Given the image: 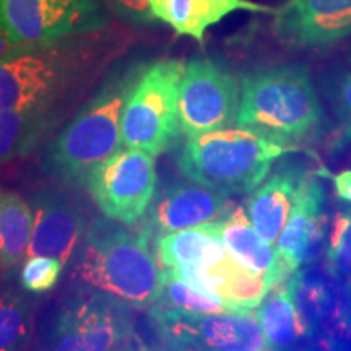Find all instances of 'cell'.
<instances>
[{
  "mask_svg": "<svg viewBox=\"0 0 351 351\" xmlns=\"http://www.w3.org/2000/svg\"><path fill=\"white\" fill-rule=\"evenodd\" d=\"M72 280L134 309H150L158 300L163 270L150 251L147 232L96 221L88 231Z\"/></svg>",
  "mask_w": 351,
  "mask_h": 351,
  "instance_id": "cell-1",
  "label": "cell"
},
{
  "mask_svg": "<svg viewBox=\"0 0 351 351\" xmlns=\"http://www.w3.org/2000/svg\"><path fill=\"white\" fill-rule=\"evenodd\" d=\"M324 112L309 70L282 64L244 77L236 125L295 147L322 124Z\"/></svg>",
  "mask_w": 351,
  "mask_h": 351,
  "instance_id": "cell-2",
  "label": "cell"
},
{
  "mask_svg": "<svg viewBox=\"0 0 351 351\" xmlns=\"http://www.w3.org/2000/svg\"><path fill=\"white\" fill-rule=\"evenodd\" d=\"M142 70L116 73L60 130L47 152V168L67 182L85 184L93 169L122 147V112Z\"/></svg>",
  "mask_w": 351,
  "mask_h": 351,
  "instance_id": "cell-3",
  "label": "cell"
},
{
  "mask_svg": "<svg viewBox=\"0 0 351 351\" xmlns=\"http://www.w3.org/2000/svg\"><path fill=\"white\" fill-rule=\"evenodd\" d=\"M296 152V147L243 127H226L187 137L179 155V169L191 181L226 194L251 192L267 178L276 158Z\"/></svg>",
  "mask_w": 351,
  "mask_h": 351,
  "instance_id": "cell-4",
  "label": "cell"
},
{
  "mask_svg": "<svg viewBox=\"0 0 351 351\" xmlns=\"http://www.w3.org/2000/svg\"><path fill=\"white\" fill-rule=\"evenodd\" d=\"M186 70L182 60H158L140 72L122 112V147L153 156L173 150L181 135L179 88Z\"/></svg>",
  "mask_w": 351,
  "mask_h": 351,
  "instance_id": "cell-5",
  "label": "cell"
},
{
  "mask_svg": "<svg viewBox=\"0 0 351 351\" xmlns=\"http://www.w3.org/2000/svg\"><path fill=\"white\" fill-rule=\"evenodd\" d=\"M80 69V57L56 43L16 52L0 62V111L54 109Z\"/></svg>",
  "mask_w": 351,
  "mask_h": 351,
  "instance_id": "cell-6",
  "label": "cell"
},
{
  "mask_svg": "<svg viewBox=\"0 0 351 351\" xmlns=\"http://www.w3.org/2000/svg\"><path fill=\"white\" fill-rule=\"evenodd\" d=\"M106 21L99 0H0V34L21 47L95 33Z\"/></svg>",
  "mask_w": 351,
  "mask_h": 351,
  "instance_id": "cell-7",
  "label": "cell"
},
{
  "mask_svg": "<svg viewBox=\"0 0 351 351\" xmlns=\"http://www.w3.org/2000/svg\"><path fill=\"white\" fill-rule=\"evenodd\" d=\"M130 333L129 306L93 289L78 291L56 314L43 351H116Z\"/></svg>",
  "mask_w": 351,
  "mask_h": 351,
  "instance_id": "cell-8",
  "label": "cell"
},
{
  "mask_svg": "<svg viewBox=\"0 0 351 351\" xmlns=\"http://www.w3.org/2000/svg\"><path fill=\"white\" fill-rule=\"evenodd\" d=\"M150 319L168 346L202 351H271L254 311L200 314L152 306Z\"/></svg>",
  "mask_w": 351,
  "mask_h": 351,
  "instance_id": "cell-9",
  "label": "cell"
},
{
  "mask_svg": "<svg viewBox=\"0 0 351 351\" xmlns=\"http://www.w3.org/2000/svg\"><path fill=\"white\" fill-rule=\"evenodd\" d=\"M156 181L155 156L125 147L93 169L85 186L109 219L135 225L150 207Z\"/></svg>",
  "mask_w": 351,
  "mask_h": 351,
  "instance_id": "cell-10",
  "label": "cell"
},
{
  "mask_svg": "<svg viewBox=\"0 0 351 351\" xmlns=\"http://www.w3.org/2000/svg\"><path fill=\"white\" fill-rule=\"evenodd\" d=\"M241 91L232 73L212 59L186 65L179 88V127L186 137L226 129L236 122Z\"/></svg>",
  "mask_w": 351,
  "mask_h": 351,
  "instance_id": "cell-11",
  "label": "cell"
},
{
  "mask_svg": "<svg viewBox=\"0 0 351 351\" xmlns=\"http://www.w3.org/2000/svg\"><path fill=\"white\" fill-rule=\"evenodd\" d=\"M274 33L291 47H330L351 36V0H287L274 12Z\"/></svg>",
  "mask_w": 351,
  "mask_h": 351,
  "instance_id": "cell-12",
  "label": "cell"
},
{
  "mask_svg": "<svg viewBox=\"0 0 351 351\" xmlns=\"http://www.w3.org/2000/svg\"><path fill=\"white\" fill-rule=\"evenodd\" d=\"M230 194L207 187L199 182H181L166 189L145 223V232L150 236L189 230L225 217L230 208Z\"/></svg>",
  "mask_w": 351,
  "mask_h": 351,
  "instance_id": "cell-13",
  "label": "cell"
},
{
  "mask_svg": "<svg viewBox=\"0 0 351 351\" xmlns=\"http://www.w3.org/2000/svg\"><path fill=\"white\" fill-rule=\"evenodd\" d=\"M324 200L326 194L322 186L307 174L300 199L276 241V252L291 274L317 258L326 245L327 218Z\"/></svg>",
  "mask_w": 351,
  "mask_h": 351,
  "instance_id": "cell-14",
  "label": "cell"
},
{
  "mask_svg": "<svg viewBox=\"0 0 351 351\" xmlns=\"http://www.w3.org/2000/svg\"><path fill=\"white\" fill-rule=\"evenodd\" d=\"M187 283L221 298L236 311H256L274 283L236 261L230 252L208 267H173Z\"/></svg>",
  "mask_w": 351,
  "mask_h": 351,
  "instance_id": "cell-15",
  "label": "cell"
},
{
  "mask_svg": "<svg viewBox=\"0 0 351 351\" xmlns=\"http://www.w3.org/2000/svg\"><path fill=\"white\" fill-rule=\"evenodd\" d=\"M83 234L85 219L67 199L56 194L38 195L26 257H51L65 267Z\"/></svg>",
  "mask_w": 351,
  "mask_h": 351,
  "instance_id": "cell-16",
  "label": "cell"
},
{
  "mask_svg": "<svg viewBox=\"0 0 351 351\" xmlns=\"http://www.w3.org/2000/svg\"><path fill=\"white\" fill-rule=\"evenodd\" d=\"M156 20L163 21L179 36L204 43L205 33L234 12L274 13L275 8L251 0H148Z\"/></svg>",
  "mask_w": 351,
  "mask_h": 351,
  "instance_id": "cell-17",
  "label": "cell"
},
{
  "mask_svg": "<svg viewBox=\"0 0 351 351\" xmlns=\"http://www.w3.org/2000/svg\"><path fill=\"white\" fill-rule=\"evenodd\" d=\"M307 178L300 168H282L256 189L247 200V215L256 231L267 243L278 241L289 215L300 199Z\"/></svg>",
  "mask_w": 351,
  "mask_h": 351,
  "instance_id": "cell-18",
  "label": "cell"
},
{
  "mask_svg": "<svg viewBox=\"0 0 351 351\" xmlns=\"http://www.w3.org/2000/svg\"><path fill=\"white\" fill-rule=\"evenodd\" d=\"M223 241L226 251L236 261L256 274L267 276L274 287L291 275L276 252V247L258 234L249 215L239 205L231 204L223 217Z\"/></svg>",
  "mask_w": 351,
  "mask_h": 351,
  "instance_id": "cell-19",
  "label": "cell"
},
{
  "mask_svg": "<svg viewBox=\"0 0 351 351\" xmlns=\"http://www.w3.org/2000/svg\"><path fill=\"white\" fill-rule=\"evenodd\" d=\"M155 256L161 270L173 267H208L226 256L223 218L156 238Z\"/></svg>",
  "mask_w": 351,
  "mask_h": 351,
  "instance_id": "cell-20",
  "label": "cell"
},
{
  "mask_svg": "<svg viewBox=\"0 0 351 351\" xmlns=\"http://www.w3.org/2000/svg\"><path fill=\"white\" fill-rule=\"evenodd\" d=\"M256 314L271 351L289 348L309 332L296 304L291 280L275 285L258 304Z\"/></svg>",
  "mask_w": 351,
  "mask_h": 351,
  "instance_id": "cell-21",
  "label": "cell"
},
{
  "mask_svg": "<svg viewBox=\"0 0 351 351\" xmlns=\"http://www.w3.org/2000/svg\"><path fill=\"white\" fill-rule=\"evenodd\" d=\"M54 122L52 109L0 111V163L32 152Z\"/></svg>",
  "mask_w": 351,
  "mask_h": 351,
  "instance_id": "cell-22",
  "label": "cell"
},
{
  "mask_svg": "<svg viewBox=\"0 0 351 351\" xmlns=\"http://www.w3.org/2000/svg\"><path fill=\"white\" fill-rule=\"evenodd\" d=\"M33 212L15 192H0V270H10L26 257Z\"/></svg>",
  "mask_w": 351,
  "mask_h": 351,
  "instance_id": "cell-23",
  "label": "cell"
},
{
  "mask_svg": "<svg viewBox=\"0 0 351 351\" xmlns=\"http://www.w3.org/2000/svg\"><path fill=\"white\" fill-rule=\"evenodd\" d=\"M153 307L200 314L231 313V311H236L231 306H228L221 298L187 283L186 280L176 275L171 269H163L160 295H158V300L155 301Z\"/></svg>",
  "mask_w": 351,
  "mask_h": 351,
  "instance_id": "cell-24",
  "label": "cell"
},
{
  "mask_svg": "<svg viewBox=\"0 0 351 351\" xmlns=\"http://www.w3.org/2000/svg\"><path fill=\"white\" fill-rule=\"evenodd\" d=\"M32 337V307L15 291L0 295V351H23Z\"/></svg>",
  "mask_w": 351,
  "mask_h": 351,
  "instance_id": "cell-25",
  "label": "cell"
},
{
  "mask_svg": "<svg viewBox=\"0 0 351 351\" xmlns=\"http://www.w3.org/2000/svg\"><path fill=\"white\" fill-rule=\"evenodd\" d=\"M322 93L343 129L345 142H351V69L335 67L320 78Z\"/></svg>",
  "mask_w": 351,
  "mask_h": 351,
  "instance_id": "cell-26",
  "label": "cell"
},
{
  "mask_svg": "<svg viewBox=\"0 0 351 351\" xmlns=\"http://www.w3.org/2000/svg\"><path fill=\"white\" fill-rule=\"evenodd\" d=\"M328 262L335 274L351 280V213H339L328 236Z\"/></svg>",
  "mask_w": 351,
  "mask_h": 351,
  "instance_id": "cell-27",
  "label": "cell"
},
{
  "mask_svg": "<svg viewBox=\"0 0 351 351\" xmlns=\"http://www.w3.org/2000/svg\"><path fill=\"white\" fill-rule=\"evenodd\" d=\"M64 265L56 258L34 256L28 257L21 267L20 283L29 293H46L56 287Z\"/></svg>",
  "mask_w": 351,
  "mask_h": 351,
  "instance_id": "cell-28",
  "label": "cell"
},
{
  "mask_svg": "<svg viewBox=\"0 0 351 351\" xmlns=\"http://www.w3.org/2000/svg\"><path fill=\"white\" fill-rule=\"evenodd\" d=\"M116 16L134 26H145L155 23L148 0H106Z\"/></svg>",
  "mask_w": 351,
  "mask_h": 351,
  "instance_id": "cell-29",
  "label": "cell"
},
{
  "mask_svg": "<svg viewBox=\"0 0 351 351\" xmlns=\"http://www.w3.org/2000/svg\"><path fill=\"white\" fill-rule=\"evenodd\" d=\"M333 187H335L337 197L351 205V169H345L333 176Z\"/></svg>",
  "mask_w": 351,
  "mask_h": 351,
  "instance_id": "cell-30",
  "label": "cell"
},
{
  "mask_svg": "<svg viewBox=\"0 0 351 351\" xmlns=\"http://www.w3.org/2000/svg\"><path fill=\"white\" fill-rule=\"evenodd\" d=\"M23 49H28V47L16 46V44H13L10 39H7L5 36H2V34H0V62Z\"/></svg>",
  "mask_w": 351,
  "mask_h": 351,
  "instance_id": "cell-31",
  "label": "cell"
},
{
  "mask_svg": "<svg viewBox=\"0 0 351 351\" xmlns=\"http://www.w3.org/2000/svg\"><path fill=\"white\" fill-rule=\"evenodd\" d=\"M168 351H202L194 348H181V346H168Z\"/></svg>",
  "mask_w": 351,
  "mask_h": 351,
  "instance_id": "cell-32",
  "label": "cell"
},
{
  "mask_svg": "<svg viewBox=\"0 0 351 351\" xmlns=\"http://www.w3.org/2000/svg\"><path fill=\"white\" fill-rule=\"evenodd\" d=\"M116 351H138V348H135V346L125 343V345H122L121 348H117Z\"/></svg>",
  "mask_w": 351,
  "mask_h": 351,
  "instance_id": "cell-33",
  "label": "cell"
},
{
  "mask_svg": "<svg viewBox=\"0 0 351 351\" xmlns=\"http://www.w3.org/2000/svg\"><path fill=\"white\" fill-rule=\"evenodd\" d=\"M348 59H350V64H351V49H350V54H348Z\"/></svg>",
  "mask_w": 351,
  "mask_h": 351,
  "instance_id": "cell-34",
  "label": "cell"
}]
</instances>
